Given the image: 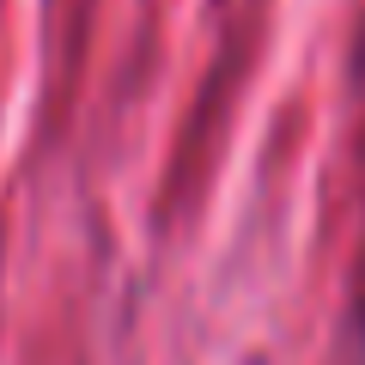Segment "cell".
<instances>
[{
  "mask_svg": "<svg viewBox=\"0 0 365 365\" xmlns=\"http://www.w3.org/2000/svg\"><path fill=\"white\" fill-rule=\"evenodd\" d=\"M359 329H365V292H359Z\"/></svg>",
  "mask_w": 365,
  "mask_h": 365,
  "instance_id": "obj_1",
  "label": "cell"
}]
</instances>
